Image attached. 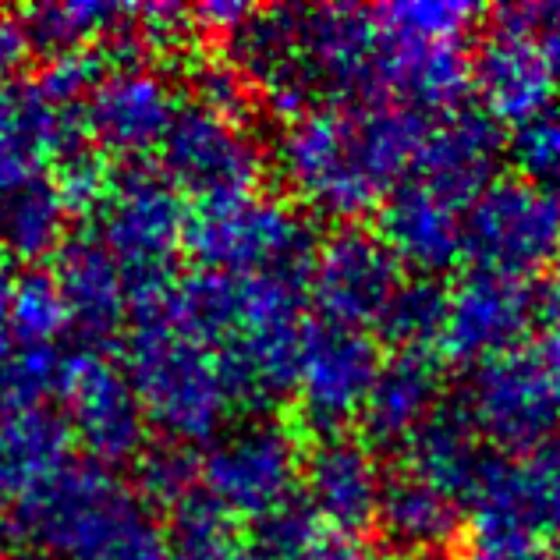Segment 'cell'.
I'll use <instances>...</instances> for the list:
<instances>
[{
  "mask_svg": "<svg viewBox=\"0 0 560 560\" xmlns=\"http://www.w3.org/2000/svg\"><path fill=\"white\" fill-rule=\"evenodd\" d=\"M145 302L217 359L234 408L262 411L294 390L308 327L302 277L199 270L185 280L174 277L167 288L145 294Z\"/></svg>",
  "mask_w": 560,
  "mask_h": 560,
  "instance_id": "1",
  "label": "cell"
},
{
  "mask_svg": "<svg viewBox=\"0 0 560 560\" xmlns=\"http://www.w3.org/2000/svg\"><path fill=\"white\" fill-rule=\"evenodd\" d=\"M425 128L430 114L383 100L319 107L284 125L277 164L302 206L334 220H355L380 210L411 178Z\"/></svg>",
  "mask_w": 560,
  "mask_h": 560,
  "instance_id": "2",
  "label": "cell"
},
{
  "mask_svg": "<svg viewBox=\"0 0 560 560\" xmlns=\"http://www.w3.org/2000/svg\"><path fill=\"white\" fill-rule=\"evenodd\" d=\"M376 11L270 8L231 33L238 75L294 121L319 107L376 100Z\"/></svg>",
  "mask_w": 560,
  "mask_h": 560,
  "instance_id": "3",
  "label": "cell"
},
{
  "mask_svg": "<svg viewBox=\"0 0 560 560\" xmlns=\"http://www.w3.org/2000/svg\"><path fill=\"white\" fill-rule=\"evenodd\" d=\"M11 533L47 560H171L153 508L96 462H68L11 511Z\"/></svg>",
  "mask_w": 560,
  "mask_h": 560,
  "instance_id": "4",
  "label": "cell"
},
{
  "mask_svg": "<svg viewBox=\"0 0 560 560\" xmlns=\"http://www.w3.org/2000/svg\"><path fill=\"white\" fill-rule=\"evenodd\" d=\"M125 362L145 422L171 444H213L234 411L217 359L199 341L171 327L153 302H131Z\"/></svg>",
  "mask_w": 560,
  "mask_h": 560,
  "instance_id": "5",
  "label": "cell"
},
{
  "mask_svg": "<svg viewBox=\"0 0 560 560\" xmlns=\"http://www.w3.org/2000/svg\"><path fill=\"white\" fill-rule=\"evenodd\" d=\"M462 416L497 451H522L560 436V319L533 341L471 365Z\"/></svg>",
  "mask_w": 560,
  "mask_h": 560,
  "instance_id": "6",
  "label": "cell"
},
{
  "mask_svg": "<svg viewBox=\"0 0 560 560\" xmlns=\"http://www.w3.org/2000/svg\"><path fill=\"white\" fill-rule=\"evenodd\" d=\"M316 231L288 199L238 196L199 206L188 217L185 248L202 270L234 277H302L316 256Z\"/></svg>",
  "mask_w": 560,
  "mask_h": 560,
  "instance_id": "7",
  "label": "cell"
},
{
  "mask_svg": "<svg viewBox=\"0 0 560 560\" xmlns=\"http://www.w3.org/2000/svg\"><path fill=\"white\" fill-rule=\"evenodd\" d=\"M188 217L185 196L160 171L139 164L114 171L96 210V238L121 267L131 302L174 280V256L185 245Z\"/></svg>",
  "mask_w": 560,
  "mask_h": 560,
  "instance_id": "8",
  "label": "cell"
},
{
  "mask_svg": "<svg viewBox=\"0 0 560 560\" xmlns=\"http://www.w3.org/2000/svg\"><path fill=\"white\" fill-rule=\"evenodd\" d=\"M465 259L479 273L539 280L560 259V191L500 174L465 210Z\"/></svg>",
  "mask_w": 560,
  "mask_h": 560,
  "instance_id": "9",
  "label": "cell"
},
{
  "mask_svg": "<svg viewBox=\"0 0 560 560\" xmlns=\"http://www.w3.org/2000/svg\"><path fill=\"white\" fill-rule=\"evenodd\" d=\"M557 319L560 288H550L547 280H514L471 270L447 288V316L436 355L471 370L486 359L522 348Z\"/></svg>",
  "mask_w": 560,
  "mask_h": 560,
  "instance_id": "10",
  "label": "cell"
},
{
  "mask_svg": "<svg viewBox=\"0 0 560 560\" xmlns=\"http://www.w3.org/2000/svg\"><path fill=\"white\" fill-rule=\"evenodd\" d=\"M302 462L291 425L277 419H256L220 433L199 462L202 493L228 518L259 522L277 508L291 504L302 490Z\"/></svg>",
  "mask_w": 560,
  "mask_h": 560,
  "instance_id": "11",
  "label": "cell"
},
{
  "mask_svg": "<svg viewBox=\"0 0 560 560\" xmlns=\"http://www.w3.org/2000/svg\"><path fill=\"white\" fill-rule=\"evenodd\" d=\"M267 153L248 121H234L202 103H185L160 142V174L199 206L253 196Z\"/></svg>",
  "mask_w": 560,
  "mask_h": 560,
  "instance_id": "12",
  "label": "cell"
},
{
  "mask_svg": "<svg viewBox=\"0 0 560 560\" xmlns=\"http://www.w3.org/2000/svg\"><path fill=\"white\" fill-rule=\"evenodd\" d=\"M465 514L482 539H522L547 547L560 536V436L486 458Z\"/></svg>",
  "mask_w": 560,
  "mask_h": 560,
  "instance_id": "13",
  "label": "cell"
},
{
  "mask_svg": "<svg viewBox=\"0 0 560 560\" xmlns=\"http://www.w3.org/2000/svg\"><path fill=\"white\" fill-rule=\"evenodd\" d=\"M405 288V267L380 231L345 224L316 245L305 299L323 323L351 330H380L383 316Z\"/></svg>",
  "mask_w": 560,
  "mask_h": 560,
  "instance_id": "14",
  "label": "cell"
},
{
  "mask_svg": "<svg viewBox=\"0 0 560 560\" xmlns=\"http://www.w3.org/2000/svg\"><path fill=\"white\" fill-rule=\"evenodd\" d=\"M61 416L71 440H79L90 462L114 468L136 462L145 447V411L128 373L100 348H75L65 355Z\"/></svg>",
  "mask_w": 560,
  "mask_h": 560,
  "instance_id": "15",
  "label": "cell"
},
{
  "mask_svg": "<svg viewBox=\"0 0 560 560\" xmlns=\"http://www.w3.org/2000/svg\"><path fill=\"white\" fill-rule=\"evenodd\" d=\"M380 370L383 351L373 334L323 319L308 323L291 390L302 422L319 436L345 433L351 422L362 419Z\"/></svg>",
  "mask_w": 560,
  "mask_h": 560,
  "instance_id": "16",
  "label": "cell"
},
{
  "mask_svg": "<svg viewBox=\"0 0 560 560\" xmlns=\"http://www.w3.org/2000/svg\"><path fill=\"white\" fill-rule=\"evenodd\" d=\"M471 90L497 125L528 121L557 100V79L522 8L497 11V22L471 57Z\"/></svg>",
  "mask_w": 560,
  "mask_h": 560,
  "instance_id": "17",
  "label": "cell"
},
{
  "mask_svg": "<svg viewBox=\"0 0 560 560\" xmlns=\"http://www.w3.org/2000/svg\"><path fill=\"white\" fill-rule=\"evenodd\" d=\"M82 107L54 100L36 79L0 93V191L43 178L50 164L90 145Z\"/></svg>",
  "mask_w": 560,
  "mask_h": 560,
  "instance_id": "18",
  "label": "cell"
},
{
  "mask_svg": "<svg viewBox=\"0 0 560 560\" xmlns=\"http://www.w3.org/2000/svg\"><path fill=\"white\" fill-rule=\"evenodd\" d=\"M174 85L150 65H110L85 96V131L100 153L136 160L160 150L178 114Z\"/></svg>",
  "mask_w": 560,
  "mask_h": 560,
  "instance_id": "19",
  "label": "cell"
},
{
  "mask_svg": "<svg viewBox=\"0 0 560 560\" xmlns=\"http://www.w3.org/2000/svg\"><path fill=\"white\" fill-rule=\"evenodd\" d=\"M380 454L359 436H319L302 462V500L334 536H362L383 504Z\"/></svg>",
  "mask_w": 560,
  "mask_h": 560,
  "instance_id": "20",
  "label": "cell"
},
{
  "mask_svg": "<svg viewBox=\"0 0 560 560\" xmlns=\"http://www.w3.org/2000/svg\"><path fill=\"white\" fill-rule=\"evenodd\" d=\"M504 156L508 142L500 125L476 103H462L430 117L411 178L468 210L479 191L500 178L497 164Z\"/></svg>",
  "mask_w": 560,
  "mask_h": 560,
  "instance_id": "21",
  "label": "cell"
},
{
  "mask_svg": "<svg viewBox=\"0 0 560 560\" xmlns=\"http://www.w3.org/2000/svg\"><path fill=\"white\" fill-rule=\"evenodd\" d=\"M380 238L405 270L436 277L465 259V206L408 178L380 206Z\"/></svg>",
  "mask_w": 560,
  "mask_h": 560,
  "instance_id": "22",
  "label": "cell"
},
{
  "mask_svg": "<svg viewBox=\"0 0 560 560\" xmlns=\"http://www.w3.org/2000/svg\"><path fill=\"white\" fill-rule=\"evenodd\" d=\"M54 280L65 294L71 330H79L85 348H107L128 319V280L96 234H75L54 253Z\"/></svg>",
  "mask_w": 560,
  "mask_h": 560,
  "instance_id": "23",
  "label": "cell"
},
{
  "mask_svg": "<svg viewBox=\"0 0 560 560\" xmlns=\"http://www.w3.org/2000/svg\"><path fill=\"white\" fill-rule=\"evenodd\" d=\"M444 408V370L436 351H397L383 362L380 380L362 411L365 444L401 451Z\"/></svg>",
  "mask_w": 560,
  "mask_h": 560,
  "instance_id": "24",
  "label": "cell"
},
{
  "mask_svg": "<svg viewBox=\"0 0 560 560\" xmlns=\"http://www.w3.org/2000/svg\"><path fill=\"white\" fill-rule=\"evenodd\" d=\"M68 422L50 405L0 401V511L68 465Z\"/></svg>",
  "mask_w": 560,
  "mask_h": 560,
  "instance_id": "25",
  "label": "cell"
},
{
  "mask_svg": "<svg viewBox=\"0 0 560 560\" xmlns=\"http://www.w3.org/2000/svg\"><path fill=\"white\" fill-rule=\"evenodd\" d=\"M486 458L490 454L482 451V436L476 433V425L462 416L458 405H444L401 447V471L465 508Z\"/></svg>",
  "mask_w": 560,
  "mask_h": 560,
  "instance_id": "26",
  "label": "cell"
},
{
  "mask_svg": "<svg viewBox=\"0 0 560 560\" xmlns=\"http://www.w3.org/2000/svg\"><path fill=\"white\" fill-rule=\"evenodd\" d=\"M465 508L458 500L436 493L408 471L387 479L376 525L387 547L405 557H436L462 533Z\"/></svg>",
  "mask_w": 560,
  "mask_h": 560,
  "instance_id": "27",
  "label": "cell"
},
{
  "mask_svg": "<svg viewBox=\"0 0 560 560\" xmlns=\"http://www.w3.org/2000/svg\"><path fill=\"white\" fill-rule=\"evenodd\" d=\"M68 206L50 178L0 191V256L43 259L65 245Z\"/></svg>",
  "mask_w": 560,
  "mask_h": 560,
  "instance_id": "28",
  "label": "cell"
},
{
  "mask_svg": "<svg viewBox=\"0 0 560 560\" xmlns=\"http://www.w3.org/2000/svg\"><path fill=\"white\" fill-rule=\"evenodd\" d=\"M128 8L114 4H39L22 14V28L28 47L43 50L47 57L85 50L93 39H110L121 28Z\"/></svg>",
  "mask_w": 560,
  "mask_h": 560,
  "instance_id": "29",
  "label": "cell"
},
{
  "mask_svg": "<svg viewBox=\"0 0 560 560\" xmlns=\"http://www.w3.org/2000/svg\"><path fill=\"white\" fill-rule=\"evenodd\" d=\"M171 560H267L248 539H238L231 518L206 493H191L174 508Z\"/></svg>",
  "mask_w": 560,
  "mask_h": 560,
  "instance_id": "30",
  "label": "cell"
},
{
  "mask_svg": "<svg viewBox=\"0 0 560 560\" xmlns=\"http://www.w3.org/2000/svg\"><path fill=\"white\" fill-rule=\"evenodd\" d=\"M447 316V288L436 277L405 280L394 305L383 316L380 330L397 351H436L440 330Z\"/></svg>",
  "mask_w": 560,
  "mask_h": 560,
  "instance_id": "31",
  "label": "cell"
},
{
  "mask_svg": "<svg viewBox=\"0 0 560 560\" xmlns=\"http://www.w3.org/2000/svg\"><path fill=\"white\" fill-rule=\"evenodd\" d=\"M65 330H71V316L54 273L36 270L19 277L8 313L11 341H19V348H54Z\"/></svg>",
  "mask_w": 560,
  "mask_h": 560,
  "instance_id": "32",
  "label": "cell"
},
{
  "mask_svg": "<svg viewBox=\"0 0 560 560\" xmlns=\"http://www.w3.org/2000/svg\"><path fill=\"white\" fill-rule=\"evenodd\" d=\"M196 482H199V462L191 447L160 440V444H145L136 458V493L145 504L178 508L196 493Z\"/></svg>",
  "mask_w": 560,
  "mask_h": 560,
  "instance_id": "33",
  "label": "cell"
},
{
  "mask_svg": "<svg viewBox=\"0 0 560 560\" xmlns=\"http://www.w3.org/2000/svg\"><path fill=\"white\" fill-rule=\"evenodd\" d=\"M508 156L518 167V178L560 191V100L511 131Z\"/></svg>",
  "mask_w": 560,
  "mask_h": 560,
  "instance_id": "34",
  "label": "cell"
},
{
  "mask_svg": "<svg viewBox=\"0 0 560 560\" xmlns=\"http://www.w3.org/2000/svg\"><path fill=\"white\" fill-rule=\"evenodd\" d=\"M65 355L57 348H19L0 362V401L50 405L61 387Z\"/></svg>",
  "mask_w": 560,
  "mask_h": 560,
  "instance_id": "35",
  "label": "cell"
},
{
  "mask_svg": "<svg viewBox=\"0 0 560 560\" xmlns=\"http://www.w3.org/2000/svg\"><path fill=\"white\" fill-rule=\"evenodd\" d=\"M319 539H323V525L305 508V500L294 497L291 504L253 522V539L248 542L267 560H302Z\"/></svg>",
  "mask_w": 560,
  "mask_h": 560,
  "instance_id": "36",
  "label": "cell"
},
{
  "mask_svg": "<svg viewBox=\"0 0 560 560\" xmlns=\"http://www.w3.org/2000/svg\"><path fill=\"white\" fill-rule=\"evenodd\" d=\"M383 19H390L394 25L416 28L425 36H440V39H465L471 22L479 19V8L458 4V0H401V4H387L380 8Z\"/></svg>",
  "mask_w": 560,
  "mask_h": 560,
  "instance_id": "37",
  "label": "cell"
},
{
  "mask_svg": "<svg viewBox=\"0 0 560 560\" xmlns=\"http://www.w3.org/2000/svg\"><path fill=\"white\" fill-rule=\"evenodd\" d=\"M110 178H114V171H107V160H103V153L93 150V145H85V150L71 153L68 160L57 164L54 185H57V191H61L68 213L71 210L96 213L103 196H107V188H110Z\"/></svg>",
  "mask_w": 560,
  "mask_h": 560,
  "instance_id": "38",
  "label": "cell"
},
{
  "mask_svg": "<svg viewBox=\"0 0 560 560\" xmlns=\"http://www.w3.org/2000/svg\"><path fill=\"white\" fill-rule=\"evenodd\" d=\"M191 90H196V103H202V107L234 117V121H248L245 110H248V90H253V85H245V79L238 75L234 65L213 61V65L196 68Z\"/></svg>",
  "mask_w": 560,
  "mask_h": 560,
  "instance_id": "39",
  "label": "cell"
},
{
  "mask_svg": "<svg viewBox=\"0 0 560 560\" xmlns=\"http://www.w3.org/2000/svg\"><path fill=\"white\" fill-rule=\"evenodd\" d=\"M522 14L528 28L536 33L539 50L547 57V65L557 79V90H560V4H525Z\"/></svg>",
  "mask_w": 560,
  "mask_h": 560,
  "instance_id": "40",
  "label": "cell"
},
{
  "mask_svg": "<svg viewBox=\"0 0 560 560\" xmlns=\"http://www.w3.org/2000/svg\"><path fill=\"white\" fill-rule=\"evenodd\" d=\"M28 36L22 28V19H14V14H4L0 11V93L8 90L19 75L22 61L28 57Z\"/></svg>",
  "mask_w": 560,
  "mask_h": 560,
  "instance_id": "41",
  "label": "cell"
},
{
  "mask_svg": "<svg viewBox=\"0 0 560 560\" xmlns=\"http://www.w3.org/2000/svg\"><path fill=\"white\" fill-rule=\"evenodd\" d=\"M302 560H394V557L387 550H380L376 542L362 539V536L323 533V539Z\"/></svg>",
  "mask_w": 560,
  "mask_h": 560,
  "instance_id": "42",
  "label": "cell"
},
{
  "mask_svg": "<svg viewBox=\"0 0 560 560\" xmlns=\"http://www.w3.org/2000/svg\"><path fill=\"white\" fill-rule=\"evenodd\" d=\"M462 560H550L547 550L522 539H476Z\"/></svg>",
  "mask_w": 560,
  "mask_h": 560,
  "instance_id": "43",
  "label": "cell"
},
{
  "mask_svg": "<svg viewBox=\"0 0 560 560\" xmlns=\"http://www.w3.org/2000/svg\"><path fill=\"white\" fill-rule=\"evenodd\" d=\"M8 355H11V334H8V327H0V362Z\"/></svg>",
  "mask_w": 560,
  "mask_h": 560,
  "instance_id": "44",
  "label": "cell"
}]
</instances>
